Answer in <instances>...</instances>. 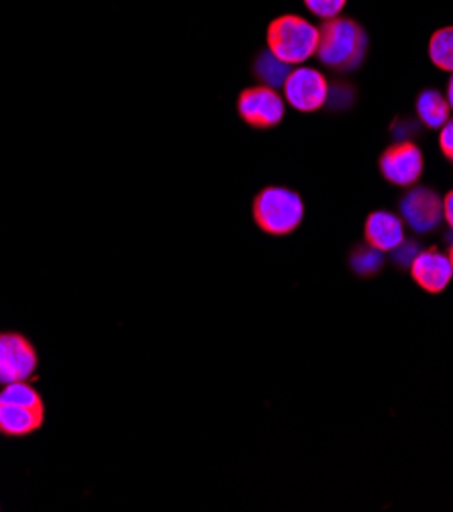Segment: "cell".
I'll return each mask as SVG.
<instances>
[{
	"label": "cell",
	"instance_id": "7",
	"mask_svg": "<svg viewBox=\"0 0 453 512\" xmlns=\"http://www.w3.org/2000/svg\"><path fill=\"white\" fill-rule=\"evenodd\" d=\"M400 215L415 233H431L443 223V198L431 188L417 186L402 196Z\"/></svg>",
	"mask_w": 453,
	"mask_h": 512
},
{
	"label": "cell",
	"instance_id": "11",
	"mask_svg": "<svg viewBox=\"0 0 453 512\" xmlns=\"http://www.w3.org/2000/svg\"><path fill=\"white\" fill-rule=\"evenodd\" d=\"M43 421V406L0 404V431L7 435H27Z\"/></svg>",
	"mask_w": 453,
	"mask_h": 512
},
{
	"label": "cell",
	"instance_id": "15",
	"mask_svg": "<svg viewBox=\"0 0 453 512\" xmlns=\"http://www.w3.org/2000/svg\"><path fill=\"white\" fill-rule=\"evenodd\" d=\"M384 251L368 245H360L349 255V266L358 276L362 278H370L374 274H378L384 266Z\"/></svg>",
	"mask_w": 453,
	"mask_h": 512
},
{
	"label": "cell",
	"instance_id": "1",
	"mask_svg": "<svg viewBox=\"0 0 453 512\" xmlns=\"http://www.w3.org/2000/svg\"><path fill=\"white\" fill-rule=\"evenodd\" d=\"M366 54V33L354 19H329L319 27L317 58L333 70H354Z\"/></svg>",
	"mask_w": 453,
	"mask_h": 512
},
{
	"label": "cell",
	"instance_id": "17",
	"mask_svg": "<svg viewBox=\"0 0 453 512\" xmlns=\"http://www.w3.org/2000/svg\"><path fill=\"white\" fill-rule=\"evenodd\" d=\"M345 3L347 0H305V7L315 17L329 21V19H337L341 15Z\"/></svg>",
	"mask_w": 453,
	"mask_h": 512
},
{
	"label": "cell",
	"instance_id": "9",
	"mask_svg": "<svg viewBox=\"0 0 453 512\" xmlns=\"http://www.w3.org/2000/svg\"><path fill=\"white\" fill-rule=\"evenodd\" d=\"M411 276L425 292L439 294L449 286L453 278V268L445 253H441L435 247H429L413 260Z\"/></svg>",
	"mask_w": 453,
	"mask_h": 512
},
{
	"label": "cell",
	"instance_id": "21",
	"mask_svg": "<svg viewBox=\"0 0 453 512\" xmlns=\"http://www.w3.org/2000/svg\"><path fill=\"white\" fill-rule=\"evenodd\" d=\"M447 102H449V107H451V111H453V74H451V80H449V84H447Z\"/></svg>",
	"mask_w": 453,
	"mask_h": 512
},
{
	"label": "cell",
	"instance_id": "13",
	"mask_svg": "<svg viewBox=\"0 0 453 512\" xmlns=\"http://www.w3.org/2000/svg\"><path fill=\"white\" fill-rule=\"evenodd\" d=\"M290 72H292V66L278 60L270 49L264 51V54H260L254 62L256 78L262 82V86H268V88H274V90L284 86Z\"/></svg>",
	"mask_w": 453,
	"mask_h": 512
},
{
	"label": "cell",
	"instance_id": "22",
	"mask_svg": "<svg viewBox=\"0 0 453 512\" xmlns=\"http://www.w3.org/2000/svg\"><path fill=\"white\" fill-rule=\"evenodd\" d=\"M447 258H449V262H451V268H453V245L449 247V253H447Z\"/></svg>",
	"mask_w": 453,
	"mask_h": 512
},
{
	"label": "cell",
	"instance_id": "14",
	"mask_svg": "<svg viewBox=\"0 0 453 512\" xmlns=\"http://www.w3.org/2000/svg\"><path fill=\"white\" fill-rule=\"evenodd\" d=\"M429 58L439 70L453 74V25L433 33L429 41Z\"/></svg>",
	"mask_w": 453,
	"mask_h": 512
},
{
	"label": "cell",
	"instance_id": "16",
	"mask_svg": "<svg viewBox=\"0 0 453 512\" xmlns=\"http://www.w3.org/2000/svg\"><path fill=\"white\" fill-rule=\"evenodd\" d=\"M0 404H15V406H43L39 394L27 384V380L5 384L0 392Z\"/></svg>",
	"mask_w": 453,
	"mask_h": 512
},
{
	"label": "cell",
	"instance_id": "5",
	"mask_svg": "<svg viewBox=\"0 0 453 512\" xmlns=\"http://www.w3.org/2000/svg\"><path fill=\"white\" fill-rule=\"evenodd\" d=\"M237 111L241 119L256 129H272L284 119V98L268 86H254L239 94Z\"/></svg>",
	"mask_w": 453,
	"mask_h": 512
},
{
	"label": "cell",
	"instance_id": "3",
	"mask_svg": "<svg viewBox=\"0 0 453 512\" xmlns=\"http://www.w3.org/2000/svg\"><path fill=\"white\" fill-rule=\"evenodd\" d=\"M305 217V204L288 188H264L254 202V219L258 227L270 235L292 233Z\"/></svg>",
	"mask_w": 453,
	"mask_h": 512
},
{
	"label": "cell",
	"instance_id": "12",
	"mask_svg": "<svg viewBox=\"0 0 453 512\" xmlns=\"http://www.w3.org/2000/svg\"><path fill=\"white\" fill-rule=\"evenodd\" d=\"M451 107L447 98L437 90H423L417 98V117L429 129H441L451 117Z\"/></svg>",
	"mask_w": 453,
	"mask_h": 512
},
{
	"label": "cell",
	"instance_id": "2",
	"mask_svg": "<svg viewBox=\"0 0 453 512\" xmlns=\"http://www.w3.org/2000/svg\"><path fill=\"white\" fill-rule=\"evenodd\" d=\"M319 47V27L298 15H282L268 27V49L288 66H302Z\"/></svg>",
	"mask_w": 453,
	"mask_h": 512
},
{
	"label": "cell",
	"instance_id": "10",
	"mask_svg": "<svg viewBox=\"0 0 453 512\" xmlns=\"http://www.w3.org/2000/svg\"><path fill=\"white\" fill-rule=\"evenodd\" d=\"M364 233L372 247L380 251H392L405 241V223L388 211H376L368 217Z\"/></svg>",
	"mask_w": 453,
	"mask_h": 512
},
{
	"label": "cell",
	"instance_id": "8",
	"mask_svg": "<svg viewBox=\"0 0 453 512\" xmlns=\"http://www.w3.org/2000/svg\"><path fill=\"white\" fill-rule=\"evenodd\" d=\"M37 366L33 345L15 333L0 335V384L31 378Z\"/></svg>",
	"mask_w": 453,
	"mask_h": 512
},
{
	"label": "cell",
	"instance_id": "20",
	"mask_svg": "<svg viewBox=\"0 0 453 512\" xmlns=\"http://www.w3.org/2000/svg\"><path fill=\"white\" fill-rule=\"evenodd\" d=\"M443 221L449 225L453 233V190L443 198Z\"/></svg>",
	"mask_w": 453,
	"mask_h": 512
},
{
	"label": "cell",
	"instance_id": "18",
	"mask_svg": "<svg viewBox=\"0 0 453 512\" xmlns=\"http://www.w3.org/2000/svg\"><path fill=\"white\" fill-rule=\"evenodd\" d=\"M421 245L417 241H411V239H405L402 241L396 249H392V260L398 268H411L413 260L417 258V255L421 253Z\"/></svg>",
	"mask_w": 453,
	"mask_h": 512
},
{
	"label": "cell",
	"instance_id": "19",
	"mask_svg": "<svg viewBox=\"0 0 453 512\" xmlns=\"http://www.w3.org/2000/svg\"><path fill=\"white\" fill-rule=\"evenodd\" d=\"M439 147L443 151V156L453 162V119H449L439 133Z\"/></svg>",
	"mask_w": 453,
	"mask_h": 512
},
{
	"label": "cell",
	"instance_id": "4",
	"mask_svg": "<svg viewBox=\"0 0 453 512\" xmlns=\"http://www.w3.org/2000/svg\"><path fill=\"white\" fill-rule=\"evenodd\" d=\"M284 100L300 113H315L327 105L329 82L323 72L309 66L294 68L284 82Z\"/></svg>",
	"mask_w": 453,
	"mask_h": 512
},
{
	"label": "cell",
	"instance_id": "6",
	"mask_svg": "<svg viewBox=\"0 0 453 512\" xmlns=\"http://www.w3.org/2000/svg\"><path fill=\"white\" fill-rule=\"evenodd\" d=\"M423 170V151L411 141H400L388 147L380 158V172L386 178V182L394 186H415L421 180Z\"/></svg>",
	"mask_w": 453,
	"mask_h": 512
}]
</instances>
